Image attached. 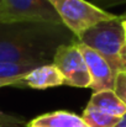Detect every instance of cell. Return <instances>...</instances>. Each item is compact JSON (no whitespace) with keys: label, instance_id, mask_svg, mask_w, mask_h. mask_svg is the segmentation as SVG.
<instances>
[{"label":"cell","instance_id":"cell-1","mask_svg":"<svg viewBox=\"0 0 126 127\" xmlns=\"http://www.w3.org/2000/svg\"><path fill=\"white\" fill-rule=\"evenodd\" d=\"M77 41L64 25L17 22L0 25V62L49 64L61 44Z\"/></svg>","mask_w":126,"mask_h":127},{"label":"cell","instance_id":"cell-2","mask_svg":"<svg viewBox=\"0 0 126 127\" xmlns=\"http://www.w3.org/2000/svg\"><path fill=\"white\" fill-rule=\"evenodd\" d=\"M78 42L96 51L110 65L113 73L126 70L124 49L126 46V32L120 16L103 21L88 29L77 38Z\"/></svg>","mask_w":126,"mask_h":127},{"label":"cell","instance_id":"cell-3","mask_svg":"<svg viewBox=\"0 0 126 127\" xmlns=\"http://www.w3.org/2000/svg\"><path fill=\"white\" fill-rule=\"evenodd\" d=\"M58 12L62 24L78 38L94 25L118 17L85 0H49Z\"/></svg>","mask_w":126,"mask_h":127},{"label":"cell","instance_id":"cell-4","mask_svg":"<svg viewBox=\"0 0 126 127\" xmlns=\"http://www.w3.org/2000/svg\"><path fill=\"white\" fill-rule=\"evenodd\" d=\"M17 22L63 25L49 0H2V24Z\"/></svg>","mask_w":126,"mask_h":127},{"label":"cell","instance_id":"cell-5","mask_svg":"<svg viewBox=\"0 0 126 127\" xmlns=\"http://www.w3.org/2000/svg\"><path fill=\"white\" fill-rule=\"evenodd\" d=\"M64 78V84L77 88H89L91 77L79 49L78 40L61 44L52 59Z\"/></svg>","mask_w":126,"mask_h":127},{"label":"cell","instance_id":"cell-6","mask_svg":"<svg viewBox=\"0 0 126 127\" xmlns=\"http://www.w3.org/2000/svg\"><path fill=\"white\" fill-rule=\"evenodd\" d=\"M78 46L91 77V83L89 88L94 90V93L101 90H114L115 74L113 73L109 63L96 51L79 42Z\"/></svg>","mask_w":126,"mask_h":127},{"label":"cell","instance_id":"cell-7","mask_svg":"<svg viewBox=\"0 0 126 127\" xmlns=\"http://www.w3.org/2000/svg\"><path fill=\"white\" fill-rule=\"evenodd\" d=\"M24 85L32 89H47L52 86H59L64 84V78L58 68L53 64H43L39 65L34 70H31L22 79Z\"/></svg>","mask_w":126,"mask_h":127},{"label":"cell","instance_id":"cell-8","mask_svg":"<svg viewBox=\"0 0 126 127\" xmlns=\"http://www.w3.org/2000/svg\"><path fill=\"white\" fill-rule=\"evenodd\" d=\"M86 106L118 117H123L126 114V105L119 99L114 90H101L93 93Z\"/></svg>","mask_w":126,"mask_h":127},{"label":"cell","instance_id":"cell-9","mask_svg":"<svg viewBox=\"0 0 126 127\" xmlns=\"http://www.w3.org/2000/svg\"><path fill=\"white\" fill-rule=\"evenodd\" d=\"M27 127H88L82 116L67 111H54L41 115L29 122Z\"/></svg>","mask_w":126,"mask_h":127},{"label":"cell","instance_id":"cell-10","mask_svg":"<svg viewBox=\"0 0 126 127\" xmlns=\"http://www.w3.org/2000/svg\"><path fill=\"white\" fill-rule=\"evenodd\" d=\"M82 119L88 127H116L121 120V117L105 114L89 106L85 107Z\"/></svg>","mask_w":126,"mask_h":127},{"label":"cell","instance_id":"cell-11","mask_svg":"<svg viewBox=\"0 0 126 127\" xmlns=\"http://www.w3.org/2000/svg\"><path fill=\"white\" fill-rule=\"evenodd\" d=\"M39 64L31 63H7L0 62V79H24Z\"/></svg>","mask_w":126,"mask_h":127},{"label":"cell","instance_id":"cell-12","mask_svg":"<svg viewBox=\"0 0 126 127\" xmlns=\"http://www.w3.org/2000/svg\"><path fill=\"white\" fill-rule=\"evenodd\" d=\"M114 91L119 96V99L126 105V70L119 72L115 75Z\"/></svg>","mask_w":126,"mask_h":127},{"label":"cell","instance_id":"cell-13","mask_svg":"<svg viewBox=\"0 0 126 127\" xmlns=\"http://www.w3.org/2000/svg\"><path fill=\"white\" fill-rule=\"evenodd\" d=\"M94 1L96 2V6H99L100 9H106V7L121 5L126 2V0H94Z\"/></svg>","mask_w":126,"mask_h":127},{"label":"cell","instance_id":"cell-14","mask_svg":"<svg viewBox=\"0 0 126 127\" xmlns=\"http://www.w3.org/2000/svg\"><path fill=\"white\" fill-rule=\"evenodd\" d=\"M4 86H20L25 88L22 79H0V88Z\"/></svg>","mask_w":126,"mask_h":127},{"label":"cell","instance_id":"cell-15","mask_svg":"<svg viewBox=\"0 0 126 127\" xmlns=\"http://www.w3.org/2000/svg\"><path fill=\"white\" fill-rule=\"evenodd\" d=\"M116 127H126V114L121 117V120H120V124L118 125Z\"/></svg>","mask_w":126,"mask_h":127},{"label":"cell","instance_id":"cell-16","mask_svg":"<svg viewBox=\"0 0 126 127\" xmlns=\"http://www.w3.org/2000/svg\"><path fill=\"white\" fill-rule=\"evenodd\" d=\"M2 24V0H0V25Z\"/></svg>","mask_w":126,"mask_h":127},{"label":"cell","instance_id":"cell-17","mask_svg":"<svg viewBox=\"0 0 126 127\" xmlns=\"http://www.w3.org/2000/svg\"><path fill=\"white\" fill-rule=\"evenodd\" d=\"M120 17H121V20H126V11L123 14V15H121V16H120Z\"/></svg>","mask_w":126,"mask_h":127},{"label":"cell","instance_id":"cell-18","mask_svg":"<svg viewBox=\"0 0 126 127\" xmlns=\"http://www.w3.org/2000/svg\"><path fill=\"white\" fill-rule=\"evenodd\" d=\"M123 26H124V30L126 32V20H123Z\"/></svg>","mask_w":126,"mask_h":127},{"label":"cell","instance_id":"cell-19","mask_svg":"<svg viewBox=\"0 0 126 127\" xmlns=\"http://www.w3.org/2000/svg\"><path fill=\"white\" fill-rule=\"evenodd\" d=\"M124 59H125V62H126V46H125V49H124Z\"/></svg>","mask_w":126,"mask_h":127},{"label":"cell","instance_id":"cell-20","mask_svg":"<svg viewBox=\"0 0 126 127\" xmlns=\"http://www.w3.org/2000/svg\"><path fill=\"white\" fill-rule=\"evenodd\" d=\"M0 127H2V126H1V125H0Z\"/></svg>","mask_w":126,"mask_h":127}]
</instances>
